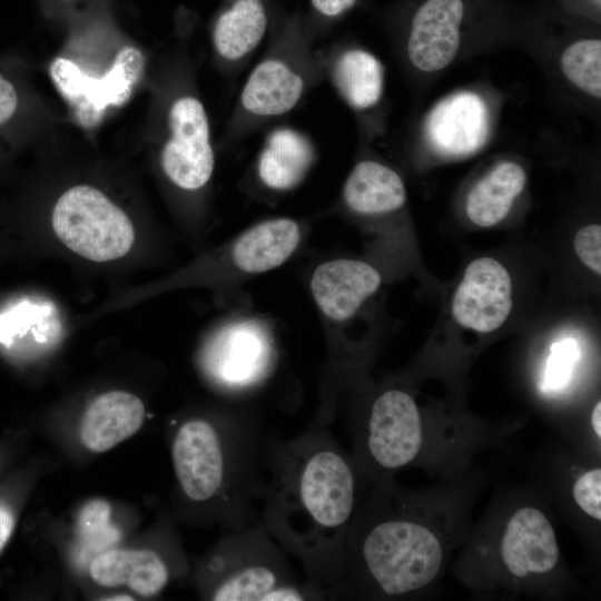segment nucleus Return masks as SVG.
<instances>
[{"label":"nucleus","instance_id":"obj_1","mask_svg":"<svg viewBox=\"0 0 601 601\" xmlns=\"http://www.w3.org/2000/svg\"><path fill=\"white\" fill-rule=\"evenodd\" d=\"M327 427L312 424L288 440L267 436L259 519L329 600L343 571L356 479Z\"/></svg>","mask_w":601,"mask_h":601},{"label":"nucleus","instance_id":"obj_2","mask_svg":"<svg viewBox=\"0 0 601 601\" xmlns=\"http://www.w3.org/2000/svg\"><path fill=\"white\" fill-rule=\"evenodd\" d=\"M266 441L264 425L238 413L183 422L174 435L171 456L185 497L207 506L229 530L255 523L266 485Z\"/></svg>","mask_w":601,"mask_h":601},{"label":"nucleus","instance_id":"obj_3","mask_svg":"<svg viewBox=\"0 0 601 601\" xmlns=\"http://www.w3.org/2000/svg\"><path fill=\"white\" fill-rule=\"evenodd\" d=\"M265 53L249 72L230 117L228 137L239 140L290 112L325 78L303 14L274 13Z\"/></svg>","mask_w":601,"mask_h":601},{"label":"nucleus","instance_id":"obj_4","mask_svg":"<svg viewBox=\"0 0 601 601\" xmlns=\"http://www.w3.org/2000/svg\"><path fill=\"white\" fill-rule=\"evenodd\" d=\"M357 532L348 529L341 579L331 598L352 582L384 597H400L427 585L439 573L443 549L430 529L386 515Z\"/></svg>","mask_w":601,"mask_h":601},{"label":"nucleus","instance_id":"obj_5","mask_svg":"<svg viewBox=\"0 0 601 601\" xmlns=\"http://www.w3.org/2000/svg\"><path fill=\"white\" fill-rule=\"evenodd\" d=\"M208 598L214 601L327 600L293 572L287 553L260 519L230 530L206 562Z\"/></svg>","mask_w":601,"mask_h":601},{"label":"nucleus","instance_id":"obj_6","mask_svg":"<svg viewBox=\"0 0 601 601\" xmlns=\"http://www.w3.org/2000/svg\"><path fill=\"white\" fill-rule=\"evenodd\" d=\"M51 224L65 246L92 262L118 259L135 242V229L126 213L89 185H76L61 194Z\"/></svg>","mask_w":601,"mask_h":601},{"label":"nucleus","instance_id":"obj_7","mask_svg":"<svg viewBox=\"0 0 601 601\" xmlns=\"http://www.w3.org/2000/svg\"><path fill=\"white\" fill-rule=\"evenodd\" d=\"M167 135L160 149V166L176 187L196 191L211 178L215 155L210 126L203 101L193 92H179L166 110Z\"/></svg>","mask_w":601,"mask_h":601},{"label":"nucleus","instance_id":"obj_8","mask_svg":"<svg viewBox=\"0 0 601 601\" xmlns=\"http://www.w3.org/2000/svg\"><path fill=\"white\" fill-rule=\"evenodd\" d=\"M273 362L270 338L256 322H239L219 331L206 345L201 364L207 376L228 391L258 384Z\"/></svg>","mask_w":601,"mask_h":601},{"label":"nucleus","instance_id":"obj_9","mask_svg":"<svg viewBox=\"0 0 601 601\" xmlns=\"http://www.w3.org/2000/svg\"><path fill=\"white\" fill-rule=\"evenodd\" d=\"M422 439L418 407L410 394L388 390L374 401L364 443L376 466L394 471L408 464L418 454Z\"/></svg>","mask_w":601,"mask_h":601},{"label":"nucleus","instance_id":"obj_10","mask_svg":"<svg viewBox=\"0 0 601 601\" xmlns=\"http://www.w3.org/2000/svg\"><path fill=\"white\" fill-rule=\"evenodd\" d=\"M512 309V280L508 269L492 257H480L466 267L452 300L454 319L463 327L491 333Z\"/></svg>","mask_w":601,"mask_h":601},{"label":"nucleus","instance_id":"obj_11","mask_svg":"<svg viewBox=\"0 0 601 601\" xmlns=\"http://www.w3.org/2000/svg\"><path fill=\"white\" fill-rule=\"evenodd\" d=\"M144 58L136 48L126 47L117 53L112 70L100 79L82 77L73 65L61 58L52 62L50 72L82 121L92 122L106 106L119 105L128 96L142 71Z\"/></svg>","mask_w":601,"mask_h":601},{"label":"nucleus","instance_id":"obj_12","mask_svg":"<svg viewBox=\"0 0 601 601\" xmlns=\"http://www.w3.org/2000/svg\"><path fill=\"white\" fill-rule=\"evenodd\" d=\"M462 0H426L415 12L406 42L411 65L434 73L449 67L461 47Z\"/></svg>","mask_w":601,"mask_h":601},{"label":"nucleus","instance_id":"obj_13","mask_svg":"<svg viewBox=\"0 0 601 601\" xmlns=\"http://www.w3.org/2000/svg\"><path fill=\"white\" fill-rule=\"evenodd\" d=\"M490 131V112L484 99L461 91L437 102L427 116L425 134L439 154L466 156L480 149Z\"/></svg>","mask_w":601,"mask_h":601},{"label":"nucleus","instance_id":"obj_14","mask_svg":"<svg viewBox=\"0 0 601 601\" xmlns=\"http://www.w3.org/2000/svg\"><path fill=\"white\" fill-rule=\"evenodd\" d=\"M269 0H224L211 27L216 58L228 71H239L269 31Z\"/></svg>","mask_w":601,"mask_h":601},{"label":"nucleus","instance_id":"obj_15","mask_svg":"<svg viewBox=\"0 0 601 601\" xmlns=\"http://www.w3.org/2000/svg\"><path fill=\"white\" fill-rule=\"evenodd\" d=\"M500 552L504 565L516 578L552 571L560 555L552 524L531 506L518 510L509 520Z\"/></svg>","mask_w":601,"mask_h":601},{"label":"nucleus","instance_id":"obj_16","mask_svg":"<svg viewBox=\"0 0 601 601\" xmlns=\"http://www.w3.org/2000/svg\"><path fill=\"white\" fill-rule=\"evenodd\" d=\"M382 283L380 273L367 263L336 259L318 266L311 288L323 313L334 321H345L373 295Z\"/></svg>","mask_w":601,"mask_h":601},{"label":"nucleus","instance_id":"obj_17","mask_svg":"<svg viewBox=\"0 0 601 601\" xmlns=\"http://www.w3.org/2000/svg\"><path fill=\"white\" fill-rule=\"evenodd\" d=\"M325 78L353 110L370 111L383 98L385 72L382 61L357 47L322 50Z\"/></svg>","mask_w":601,"mask_h":601},{"label":"nucleus","instance_id":"obj_18","mask_svg":"<svg viewBox=\"0 0 601 601\" xmlns=\"http://www.w3.org/2000/svg\"><path fill=\"white\" fill-rule=\"evenodd\" d=\"M315 159V146L305 132L278 126L264 139L257 158V176L272 190H289L304 179Z\"/></svg>","mask_w":601,"mask_h":601},{"label":"nucleus","instance_id":"obj_19","mask_svg":"<svg viewBox=\"0 0 601 601\" xmlns=\"http://www.w3.org/2000/svg\"><path fill=\"white\" fill-rule=\"evenodd\" d=\"M145 418L140 398L125 391H110L98 396L87 408L80 437L92 452H105L134 435Z\"/></svg>","mask_w":601,"mask_h":601},{"label":"nucleus","instance_id":"obj_20","mask_svg":"<svg viewBox=\"0 0 601 601\" xmlns=\"http://www.w3.org/2000/svg\"><path fill=\"white\" fill-rule=\"evenodd\" d=\"M89 572L100 585H127L142 597L159 593L170 578L167 562L157 552L148 549L99 553L91 561Z\"/></svg>","mask_w":601,"mask_h":601},{"label":"nucleus","instance_id":"obj_21","mask_svg":"<svg viewBox=\"0 0 601 601\" xmlns=\"http://www.w3.org/2000/svg\"><path fill=\"white\" fill-rule=\"evenodd\" d=\"M343 199L358 215L382 216L404 206L406 189L394 169L374 159H363L348 175Z\"/></svg>","mask_w":601,"mask_h":601},{"label":"nucleus","instance_id":"obj_22","mask_svg":"<svg viewBox=\"0 0 601 601\" xmlns=\"http://www.w3.org/2000/svg\"><path fill=\"white\" fill-rule=\"evenodd\" d=\"M526 184V174L518 162L505 160L495 165L471 189L465 210L469 219L479 227L501 223Z\"/></svg>","mask_w":601,"mask_h":601},{"label":"nucleus","instance_id":"obj_23","mask_svg":"<svg viewBox=\"0 0 601 601\" xmlns=\"http://www.w3.org/2000/svg\"><path fill=\"white\" fill-rule=\"evenodd\" d=\"M296 221L278 218L263 221L242 235L234 247V260L244 272L262 273L283 264L299 243Z\"/></svg>","mask_w":601,"mask_h":601},{"label":"nucleus","instance_id":"obj_24","mask_svg":"<svg viewBox=\"0 0 601 601\" xmlns=\"http://www.w3.org/2000/svg\"><path fill=\"white\" fill-rule=\"evenodd\" d=\"M564 77L595 99L601 97V41L581 39L568 46L560 59Z\"/></svg>","mask_w":601,"mask_h":601},{"label":"nucleus","instance_id":"obj_25","mask_svg":"<svg viewBox=\"0 0 601 601\" xmlns=\"http://www.w3.org/2000/svg\"><path fill=\"white\" fill-rule=\"evenodd\" d=\"M26 117V98L13 73L0 65V158L19 140Z\"/></svg>","mask_w":601,"mask_h":601},{"label":"nucleus","instance_id":"obj_26","mask_svg":"<svg viewBox=\"0 0 601 601\" xmlns=\"http://www.w3.org/2000/svg\"><path fill=\"white\" fill-rule=\"evenodd\" d=\"M110 506L107 502L95 500L81 511L79 534L85 543L93 549L109 545L118 539V532L109 524Z\"/></svg>","mask_w":601,"mask_h":601},{"label":"nucleus","instance_id":"obj_27","mask_svg":"<svg viewBox=\"0 0 601 601\" xmlns=\"http://www.w3.org/2000/svg\"><path fill=\"white\" fill-rule=\"evenodd\" d=\"M357 0H307L308 13L304 21L315 40L331 24L349 11Z\"/></svg>","mask_w":601,"mask_h":601},{"label":"nucleus","instance_id":"obj_28","mask_svg":"<svg viewBox=\"0 0 601 601\" xmlns=\"http://www.w3.org/2000/svg\"><path fill=\"white\" fill-rule=\"evenodd\" d=\"M601 470L591 469L581 474L573 484L572 495L577 505L589 516L601 519Z\"/></svg>","mask_w":601,"mask_h":601},{"label":"nucleus","instance_id":"obj_29","mask_svg":"<svg viewBox=\"0 0 601 601\" xmlns=\"http://www.w3.org/2000/svg\"><path fill=\"white\" fill-rule=\"evenodd\" d=\"M575 359L577 348L573 341L554 344L546 365L545 386L550 390L561 387L568 381Z\"/></svg>","mask_w":601,"mask_h":601},{"label":"nucleus","instance_id":"obj_30","mask_svg":"<svg viewBox=\"0 0 601 601\" xmlns=\"http://www.w3.org/2000/svg\"><path fill=\"white\" fill-rule=\"evenodd\" d=\"M579 259L597 274L601 273V226L591 224L579 229L573 239Z\"/></svg>","mask_w":601,"mask_h":601},{"label":"nucleus","instance_id":"obj_31","mask_svg":"<svg viewBox=\"0 0 601 601\" xmlns=\"http://www.w3.org/2000/svg\"><path fill=\"white\" fill-rule=\"evenodd\" d=\"M14 525V519L8 505L0 501V551L8 542Z\"/></svg>","mask_w":601,"mask_h":601},{"label":"nucleus","instance_id":"obj_32","mask_svg":"<svg viewBox=\"0 0 601 601\" xmlns=\"http://www.w3.org/2000/svg\"><path fill=\"white\" fill-rule=\"evenodd\" d=\"M601 402H598L591 413V425L594 434L601 437Z\"/></svg>","mask_w":601,"mask_h":601},{"label":"nucleus","instance_id":"obj_33","mask_svg":"<svg viewBox=\"0 0 601 601\" xmlns=\"http://www.w3.org/2000/svg\"><path fill=\"white\" fill-rule=\"evenodd\" d=\"M118 598H109L108 600H132L129 595H117Z\"/></svg>","mask_w":601,"mask_h":601},{"label":"nucleus","instance_id":"obj_34","mask_svg":"<svg viewBox=\"0 0 601 601\" xmlns=\"http://www.w3.org/2000/svg\"><path fill=\"white\" fill-rule=\"evenodd\" d=\"M66 1H68V0H66Z\"/></svg>","mask_w":601,"mask_h":601}]
</instances>
